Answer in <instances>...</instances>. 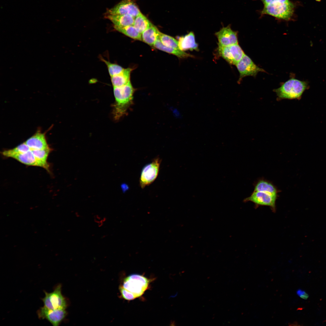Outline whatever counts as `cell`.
Segmentation results:
<instances>
[{"label": "cell", "mask_w": 326, "mask_h": 326, "mask_svg": "<svg viewBox=\"0 0 326 326\" xmlns=\"http://www.w3.org/2000/svg\"><path fill=\"white\" fill-rule=\"evenodd\" d=\"M61 288V285L59 284L54 287L52 292L44 291L45 296L42 299L44 306L52 309H66L67 303L62 294Z\"/></svg>", "instance_id": "obj_6"}, {"label": "cell", "mask_w": 326, "mask_h": 326, "mask_svg": "<svg viewBox=\"0 0 326 326\" xmlns=\"http://www.w3.org/2000/svg\"><path fill=\"white\" fill-rule=\"evenodd\" d=\"M297 295L302 299H306L308 297V295L305 291L299 289L297 291Z\"/></svg>", "instance_id": "obj_26"}, {"label": "cell", "mask_w": 326, "mask_h": 326, "mask_svg": "<svg viewBox=\"0 0 326 326\" xmlns=\"http://www.w3.org/2000/svg\"><path fill=\"white\" fill-rule=\"evenodd\" d=\"M215 35L218 41V46H225L238 44V32L233 30L230 25L221 28Z\"/></svg>", "instance_id": "obj_13"}, {"label": "cell", "mask_w": 326, "mask_h": 326, "mask_svg": "<svg viewBox=\"0 0 326 326\" xmlns=\"http://www.w3.org/2000/svg\"><path fill=\"white\" fill-rule=\"evenodd\" d=\"M34 155L40 160L47 162V160L51 151L50 148L43 149H31Z\"/></svg>", "instance_id": "obj_25"}, {"label": "cell", "mask_w": 326, "mask_h": 326, "mask_svg": "<svg viewBox=\"0 0 326 326\" xmlns=\"http://www.w3.org/2000/svg\"><path fill=\"white\" fill-rule=\"evenodd\" d=\"M65 309H50L43 306L38 309L37 314L39 319H46L53 326H58L66 316Z\"/></svg>", "instance_id": "obj_10"}, {"label": "cell", "mask_w": 326, "mask_h": 326, "mask_svg": "<svg viewBox=\"0 0 326 326\" xmlns=\"http://www.w3.org/2000/svg\"><path fill=\"white\" fill-rule=\"evenodd\" d=\"M159 38L161 43L165 46L180 49L178 46V41L172 37L160 32Z\"/></svg>", "instance_id": "obj_23"}, {"label": "cell", "mask_w": 326, "mask_h": 326, "mask_svg": "<svg viewBox=\"0 0 326 326\" xmlns=\"http://www.w3.org/2000/svg\"><path fill=\"white\" fill-rule=\"evenodd\" d=\"M306 82L291 78L283 83L279 88L275 89L278 100L299 99L307 89Z\"/></svg>", "instance_id": "obj_4"}, {"label": "cell", "mask_w": 326, "mask_h": 326, "mask_svg": "<svg viewBox=\"0 0 326 326\" xmlns=\"http://www.w3.org/2000/svg\"><path fill=\"white\" fill-rule=\"evenodd\" d=\"M25 142L31 149H43L50 148L45 134L39 131Z\"/></svg>", "instance_id": "obj_14"}, {"label": "cell", "mask_w": 326, "mask_h": 326, "mask_svg": "<svg viewBox=\"0 0 326 326\" xmlns=\"http://www.w3.org/2000/svg\"><path fill=\"white\" fill-rule=\"evenodd\" d=\"M263 4L260 11L261 17L267 15L279 21H289L294 19L297 2L290 0H259Z\"/></svg>", "instance_id": "obj_1"}, {"label": "cell", "mask_w": 326, "mask_h": 326, "mask_svg": "<svg viewBox=\"0 0 326 326\" xmlns=\"http://www.w3.org/2000/svg\"><path fill=\"white\" fill-rule=\"evenodd\" d=\"M153 46L158 50L174 55L179 58H184L193 57V55L188 54L180 49H176L165 46L161 43L159 38L156 41Z\"/></svg>", "instance_id": "obj_19"}, {"label": "cell", "mask_w": 326, "mask_h": 326, "mask_svg": "<svg viewBox=\"0 0 326 326\" xmlns=\"http://www.w3.org/2000/svg\"><path fill=\"white\" fill-rule=\"evenodd\" d=\"M160 32L153 24L142 34V41L150 46H153L159 38Z\"/></svg>", "instance_id": "obj_17"}, {"label": "cell", "mask_w": 326, "mask_h": 326, "mask_svg": "<svg viewBox=\"0 0 326 326\" xmlns=\"http://www.w3.org/2000/svg\"><path fill=\"white\" fill-rule=\"evenodd\" d=\"M254 191L264 192L276 196L277 193V189L272 184L263 180L259 181L256 183Z\"/></svg>", "instance_id": "obj_21"}, {"label": "cell", "mask_w": 326, "mask_h": 326, "mask_svg": "<svg viewBox=\"0 0 326 326\" xmlns=\"http://www.w3.org/2000/svg\"><path fill=\"white\" fill-rule=\"evenodd\" d=\"M161 162L160 158L156 157L143 168L139 180L140 186L142 188L152 184L157 178Z\"/></svg>", "instance_id": "obj_5"}, {"label": "cell", "mask_w": 326, "mask_h": 326, "mask_svg": "<svg viewBox=\"0 0 326 326\" xmlns=\"http://www.w3.org/2000/svg\"><path fill=\"white\" fill-rule=\"evenodd\" d=\"M277 196L267 193L254 191L251 194L244 200L245 201H251L257 206H267L275 210Z\"/></svg>", "instance_id": "obj_11"}, {"label": "cell", "mask_w": 326, "mask_h": 326, "mask_svg": "<svg viewBox=\"0 0 326 326\" xmlns=\"http://www.w3.org/2000/svg\"><path fill=\"white\" fill-rule=\"evenodd\" d=\"M236 66L239 73L238 82L246 76L255 77L259 72H265L264 69L256 65L245 54Z\"/></svg>", "instance_id": "obj_8"}, {"label": "cell", "mask_w": 326, "mask_h": 326, "mask_svg": "<svg viewBox=\"0 0 326 326\" xmlns=\"http://www.w3.org/2000/svg\"><path fill=\"white\" fill-rule=\"evenodd\" d=\"M101 60L106 65L109 73L110 77L117 75L121 73L124 69L121 66L115 63L110 62L103 58H100Z\"/></svg>", "instance_id": "obj_24"}, {"label": "cell", "mask_w": 326, "mask_h": 326, "mask_svg": "<svg viewBox=\"0 0 326 326\" xmlns=\"http://www.w3.org/2000/svg\"><path fill=\"white\" fill-rule=\"evenodd\" d=\"M114 27L117 30L131 38L142 41V34L136 30L133 25L123 27L114 26Z\"/></svg>", "instance_id": "obj_20"}, {"label": "cell", "mask_w": 326, "mask_h": 326, "mask_svg": "<svg viewBox=\"0 0 326 326\" xmlns=\"http://www.w3.org/2000/svg\"><path fill=\"white\" fill-rule=\"evenodd\" d=\"M150 280L145 276L132 274L125 279L122 286L120 288L122 297L131 300L142 296L146 290Z\"/></svg>", "instance_id": "obj_2"}, {"label": "cell", "mask_w": 326, "mask_h": 326, "mask_svg": "<svg viewBox=\"0 0 326 326\" xmlns=\"http://www.w3.org/2000/svg\"><path fill=\"white\" fill-rule=\"evenodd\" d=\"M105 17L110 20L114 26L121 27L133 25L135 19V18L129 15L106 14Z\"/></svg>", "instance_id": "obj_16"}, {"label": "cell", "mask_w": 326, "mask_h": 326, "mask_svg": "<svg viewBox=\"0 0 326 326\" xmlns=\"http://www.w3.org/2000/svg\"><path fill=\"white\" fill-rule=\"evenodd\" d=\"M152 24L148 19L141 13L135 18L133 25L142 34Z\"/></svg>", "instance_id": "obj_22"}, {"label": "cell", "mask_w": 326, "mask_h": 326, "mask_svg": "<svg viewBox=\"0 0 326 326\" xmlns=\"http://www.w3.org/2000/svg\"><path fill=\"white\" fill-rule=\"evenodd\" d=\"M218 53L220 56L231 65H236L245 54L238 44L228 46H218Z\"/></svg>", "instance_id": "obj_7"}, {"label": "cell", "mask_w": 326, "mask_h": 326, "mask_svg": "<svg viewBox=\"0 0 326 326\" xmlns=\"http://www.w3.org/2000/svg\"><path fill=\"white\" fill-rule=\"evenodd\" d=\"M132 70L130 68L124 69L120 73L111 77L113 87L122 86L127 84L130 81V74Z\"/></svg>", "instance_id": "obj_18"}, {"label": "cell", "mask_w": 326, "mask_h": 326, "mask_svg": "<svg viewBox=\"0 0 326 326\" xmlns=\"http://www.w3.org/2000/svg\"><path fill=\"white\" fill-rule=\"evenodd\" d=\"M4 156L12 158L27 165L40 167L48 171L49 170V165L48 162H45L37 158L31 150L24 153L9 154Z\"/></svg>", "instance_id": "obj_12"}, {"label": "cell", "mask_w": 326, "mask_h": 326, "mask_svg": "<svg viewBox=\"0 0 326 326\" xmlns=\"http://www.w3.org/2000/svg\"><path fill=\"white\" fill-rule=\"evenodd\" d=\"M113 88L115 99L113 114L114 118L117 120L126 114L133 104L134 89L130 81L124 85Z\"/></svg>", "instance_id": "obj_3"}, {"label": "cell", "mask_w": 326, "mask_h": 326, "mask_svg": "<svg viewBox=\"0 0 326 326\" xmlns=\"http://www.w3.org/2000/svg\"><path fill=\"white\" fill-rule=\"evenodd\" d=\"M178 41L179 47L183 51L198 50V44L196 42L193 32H190L184 36L179 37Z\"/></svg>", "instance_id": "obj_15"}, {"label": "cell", "mask_w": 326, "mask_h": 326, "mask_svg": "<svg viewBox=\"0 0 326 326\" xmlns=\"http://www.w3.org/2000/svg\"><path fill=\"white\" fill-rule=\"evenodd\" d=\"M141 12L136 4L132 0H122L113 7L108 10L106 14L129 15L134 18Z\"/></svg>", "instance_id": "obj_9"}]
</instances>
